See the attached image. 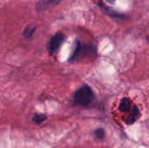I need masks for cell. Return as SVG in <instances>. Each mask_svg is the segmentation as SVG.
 <instances>
[{
  "label": "cell",
  "mask_w": 149,
  "mask_h": 148,
  "mask_svg": "<svg viewBox=\"0 0 149 148\" xmlns=\"http://www.w3.org/2000/svg\"><path fill=\"white\" fill-rule=\"evenodd\" d=\"M94 99V94L91 87L87 85H84L80 88H79L74 95H73V100L75 104L82 106H88Z\"/></svg>",
  "instance_id": "1"
},
{
  "label": "cell",
  "mask_w": 149,
  "mask_h": 148,
  "mask_svg": "<svg viewBox=\"0 0 149 148\" xmlns=\"http://www.w3.org/2000/svg\"><path fill=\"white\" fill-rule=\"evenodd\" d=\"M65 35L61 32H58V33H56L51 39H50V42L48 44V51L51 54H53V53H56L59 48L61 47L62 44L64 43L65 41Z\"/></svg>",
  "instance_id": "2"
},
{
  "label": "cell",
  "mask_w": 149,
  "mask_h": 148,
  "mask_svg": "<svg viewBox=\"0 0 149 148\" xmlns=\"http://www.w3.org/2000/svg\"><path fill=\"white\" fill-rule=\"evenodd\" d=\"M61 1L62 0H39L37 3L36 9L38 11H44L45 10H48V9L55 6Z\"/></svg>",
  "instance_id": "3"
},
{
  "label": "cell",
  "mask_w": 149,
  "mask_h": 148,
  "mask_svg": "<svg viewBox=\"0 0 149 148\" xmlns=\"http://www.w3.org/2000/svg\"><path fill=\"white\" fill-rule=\"evenodd\" d=\"M81 44L79 41H76V45H75V48H74V51L72 54V56L70 57L69 58V62L71 63H73L75 61H77L79 59V58L80 57V51H81Z\"/></svg>",
  "instance_id": "4"
},
{
  "label": "cell",
  "mask_w": 149,
  "mask_h": 148,
  "mask_svg": "<svg viewBox=\"0 0 149 148\" xmlns=\"http://www.w3.org/2000/svg\"><path fill=\"white\" fill-rule=\"evenodd\" d=\"M139 117H140V110H139V108L136 106H134V108H133V112H132L131 115L126 120L127 125H132V124H134L137 120V119Z\"/></svg>",
  "instance_id": "5"
},
{
  "label": "cell",
  "mask_w": 149,
  "mask_h": 148,
  "mask_svg": "<svg viewBox=\"0 0 149 148\" xmlns=\"http://www.w3.org/2000/svg\"><path fill=\"white\" fill-rule=\"evenodd\" d=\"M131 108V100L128 98H123L120 100L119 110L122 113H127Z\"/></svg>",
  "instance_id": "6"
},
{
  "label": "cell",
  "mask_w": 149,
  "mask_h": 148,
  "mask_svg": "<svg viewBox=\"0 0 149 148\" xmlns=\"http://www.w3.org/2000/svg\"><path fill=\"white\" fill-rule=\"evenodd\" d=\"M46 120H47V116L45 115V114H35L33 116V118H32L33 122L38 124V125L41 124L42 122L45 121Z\"/></svg>",
  "instance_id": "7"
},
{
  "label": "cell",
  "mask_w": 149,
  "mask_h": 148,
  "mask_svg": "<svg viewBox=\"0 0 149 148\" xmlns=\"http://www.w3.org/2000/svg\"><path fill=\"white\" fill-rule=\"evenodd\" d=\"M35 30H36V27L35 26H27L26 28H25V30L24 31V38H31V36H32V34L34 33V31H35Z\"/></svg>",
  "instance_id": "8"
},
{
  "label": "cell",
  "mask_w": 149,
  "mask_h": 148,
  "mask_svg": "<svg viewBox=\"0 0 149 148\" xmlns=\"http://www.w3.org/2000/svg\"><path fill=\"white\" fill-rule=\"evenodd\" d=\"M94 135L96 136L97 139L99 140H103L106 137V133L103 128H98L94 132Z\"/></svg>",
  "instance_id": "9"
}]
</instances>
